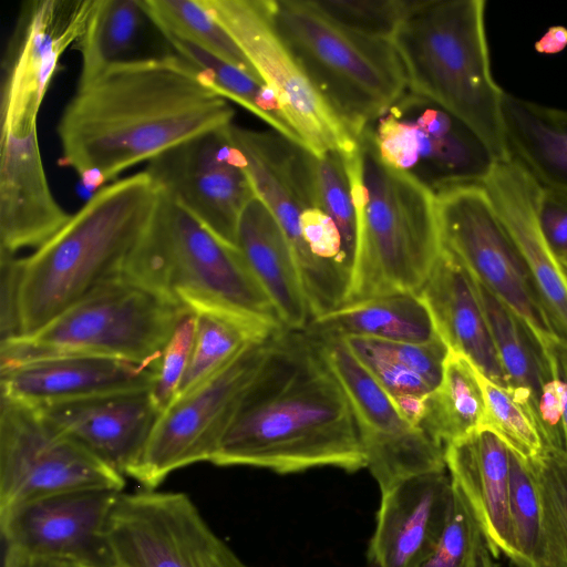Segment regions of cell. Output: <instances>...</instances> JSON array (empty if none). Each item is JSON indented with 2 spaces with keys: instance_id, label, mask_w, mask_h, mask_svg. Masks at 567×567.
Here are the masks:
<instances>
[{
  "instance_id": "cell-1",
  "label": "cell",
  "mask_w": 567,
  "mask_h": 567,
  "mask_svg": "<svg viewBox=\"0 0 567 567\" xmlns=\"http://www.w3.org/2000/svg\"><path fill=\"white\" fill-rule=\"evenodd\" d=\"M234 115L177 54L132 58L78 85L58 123V163L96 192L132 166L230 125Z\"/></svg>"
},
{
  "instance_id": "cell-2",
  "label": "cell",
  "mask_w": 567,
  "mask_h": 567,
  "mask_svg": "<svg viewBox=\"0 0 567 567\" xmlns=\"http://www.w3.org/2000/svg\"><path fill=\"white\" fill-rule=\"evenodd\" d=\"M209 462L279 474L365 468L347 394L305 331L275 334Z\"/></svg>"
},
{
  "instance_id": "cell-3",
  "label": "cell",
  "mask_w": 567,
  "mask_h": 567,
  "mask_svg": "<svg viewBox=\"0 0 567 567\" xmlns=\"http://www.w3.org/2000/svg\"><path fill=\"white\" fill-rule=\"evenodd\" d=\"M158 194L145 169L117 178L94 192L52 238L21 258L20 337L122 277Z\"/></svg>"
},
{
  "instance_id": "cell-4",
  "label": "cell",
  "mask_w": 567,
  "mask_h": 567,
  "mask_svg": "<svg viewBox=\"0 0 567 567\" xmlns=\"http://www.w3.org/2000/svg\"><path fill=\"white\" fill-rule=\"evenodd\" d=\"M344 157L357 213L344 305L395 292L419 293L443 249L435 194L384 163L367 134Z\"/></svg>"
},
{
  "instance_id": "cell-5",
  "label": "cell",
  "mask_w": 567,
  "mask_h": 567,
  "mask_svg": "<svg viewBox=\"0 0 567 567\" xmlns=\"http://www.w3.org/2000/svg\"><path fill=\"white\" fill-rule=\"evenodd\" d=\"M484 0H419L391 41L408 89L473 128L497 161L511 158L504 133L505 91L493 78Z\"/></svg>"
},
{
  "instance_id": "cell-6",
  "label": "cell",
  "mask_w": 567,
  "mask_h": 567,
  "mask_svg": "<svg viewBox=\"0 0 567 567\" xmlns=\"http://www.w3.org/2000/svg\"><path fill=\"white\" fill-rule=\"evenodd\" d=\"M122 276L186 309L215 303L286 329L238 248L218 239L161 188Z\"/></svg>"
},
{
  "instance_id": "cell-7",
  "label": "cell",
  "mask_w": 567,
  "mask_h": 567,
  "mask_svg": "<svg viewBox=\"0 0 567 567\" xmlns=\"http://www.w3.org/2000/svg\"><path fill=\"white\" fill-rule=\"evenodd\" d=\"M275 29L327 105L360 137L406 91L391 40L336 22L312 0H270Z\"/></svg>"
},
{
  "instance_id": "cell-8",
  "label": "cell",
  "mask_w": 567,
  "mask_h": 567,
  "mask_svg": "<svg viewBox=\"0 0 567 567\" xmlns=\"http://www.w3.org/2000/svg\"><path fill=\"white\" fill-rule=\"evenodd\" d=\"M186 310L122 276L33 333L0 342V367L48 354L85 353L156 368Z\"/></svg>"
},
{
  "instance_id": "cell-9",
  "label": "cell",
  "mask_w": 567,
  "mask_h": 567,
  "mask_svg": "<svg viewBox=\"0 0 567 567\" xmlns=\"http://www.w3.org/2000/svg\"><path fill=\"white\" fill-rule=\"evenodd\" d=\"M229 135L246 159L256 196L282 228L299 272L315 279L343 266L348 250L340 229L319 198L315 154L275 131L230 124Z\"/></svg>"
},
{
  "instance_id": "cell-10",
  "label": "cell",
  "mask_w": 567,
  "mask_h": 567,
  "mask_svg": "<svg viewBox=\"0 0 567 567\" xmlns=\"http://www.w3.org/2000/svg\"><path fill=\"white\" fill-rule=\"evenodd\" d=\"M364 134L384 163L434 194L482 185L498 162L465 122L409 89Z\"/></svg>"
},
{
  "instance_id": "cell-11",
  "label": "cell",
  "mask_w": 567,
  "mask_h": 567,
  "mask_svg": "<svg viewBox=\"0 0 567 567\" xmlns=\"http://www.w3.org/2000/svg\"><path fill=\"white\" fill-rule=\"evenodd\" d=\"M124 486V475L58 431L38 408L1 395L0 513L55 494Z\"/></svg>"
},
{
  "instance_id": "cell-12",
  "label": "cell",
  "mask_w": 567,
  "mask_h": 567,
  "mask_svg": "<svg viewBox=\"0 0 567 567\" xmlns=\"http://www.w3.org/2000/svg\"><path fill=\"white\" fill-rule=\"evenodd\" d=\"M435 196L443 248L512 308L548 349L560 338L485 188L461 185Z\"/></svg>"
},
{
  "instance_id": "cell-13",
  "label": "cell",
  "mask_w": 567,
  "mask_h": 567,
  "mask_svg": "<svg viewBox=\"0 0 567 567\" xmlns=\"http://www.w3.org/2000/svg\"><path fill=\"white\" fill-rule=\"evenodd\" d=\"M275 334L250 344L199 385L175 398L161 413L142 456L127 476L145 489H156L174 471L209 462L244 393L264 364Z\"/></svg>"
},
{
  "instance_id": "cell-14",
  "label": "cell",
  "mask_w": 567,
  "mask_h": 567,
  "mask_svg": "<svg viewBox=\"0 0 567 567\" xmlns=\"http://www.w3.org/2000/svg\"><path fill=\"white\" fill-rule=\"evenodd\" d=\"M276 94L303 146L320 156L354 153L359 140L315 90L277 33L270 0H202Z\"/></svg>"
},
{
  "instance_id": "cell-15",
  "label": "cell",
  "mask_w": 567,
  "mask_h": 567,
  "mask_svg": "<svg viewBox=\"0 0 567 567\" xmlns=\"http://www.w3.org/2000/svg\"><path fill=\"white\" fill-rule=\"evenodd\" d=\"M107 536L116 567H250L182 492H122Z\"/></svg>"
},
{
  "instance_id": "cell-16",
  "label": "cell",
  "mask_w": 567,
  "mask_h": 567,
  "mask_svg": "<svg viewBox=\"0 0 567 567\" xmlns=\"http://www.w3.org/2000/svg\"><path fill=\"white\" fill-rule=\"evenodd\" d=\"M309 338L347 394L363 445L365 468L381 493L409 477L446 471L445 446L400 413L341 339Z\"/></svg>"
},
{
  "instance_id": "cell-17",
  "label": "cell",
  "mask_w": 567,
  "mask_h": 567,
  "mask_svg": "<svg viewBox=\"0 0 567 567\" xmlns=\"http://www.w3.org/2000/svg\"><path fill=\"white\" fill-rule=\"evenodd\" d=\"M229 126L166 150L145 171L218 239L236 247L239 217L256 194Z\"/></svg>"
},
{
  "instance_id": "cell-18",
  "label": "cell",
  "mask_w": 567,
  "mask_h": 567,
  "mask_svg": "<svg viewBox=\"0 0 567 567\" xmlns=\"http://www.w3.org/2000/svg\"><path fill=\"white\" fill-rule=\"evenodd\" d=\"M94 0L24 2L1 64V127L37 125L60 58L83 34Z\"/></svg>"
},
{
  "instance_id": "cell-19",
  "label": "cell",
  "mask_w": 567,
  "mask_h": 567,
  "mask_svg": "<svg viewBox=\"0 0 567 567\" xmlns=\"http://www.w3.org/2000/svg\"><path fill=\"white\" fill-rule=\"evenodd\" d=\"M122 492L85 489L38 498L0 513L7 547L83 567H116L107 536Z\"/></svg>"
},
{
  "instance_id": "cell-20",
  "label": "cell",
  "mask_w": 567,
  "mask_h": 567,
  "mask_svg": "<svg viewBox=\"0 0 567 567\" xmlns=\"http://www.w3.org/2000/svg\"><path fill=\"white\" fill-rule=\"evenodd\" d=\"M35 408L58 431L124 476L138 462L161 415L151 388Z\"/></svg>"
},
{
  "instance_id": "cell-21",
  "label": "cell",
  "mask_w": 567,
  "mask_h": 567,
  "mask_svg": "<svg viewBox=\"0 0 567 567\" xmlns=\"http://www.w3.org/2000/svg\"><path fill=\"white\" fill-rule=\"evenodd\" d=\"M453 493L447 470L409 477L381 493L370 561L375 567H420L441 538Z\"/></svg>"
},
{
  "instance_id": "cell-22",
  "label": "cell",
  "mask_w": 567,
  "mask_h": 567,
  "mask_svg": "<svg viewBox=\"0 0 567 567\" xmlns=\"http://www.w3.org/2000/svg\"><path fill=\"white\" fill-rule=\"evenodd\" d=\"M482 186L515 244L553 327L567 340V272L539 224L542 186L513 158L497 162Z\"/></svg>"
},
{
  "instance_id": "cell-23",
  "label": "cell",
  "mask_w": 567,
  "mask_h": 567,
  "mask_svg": "<svg viewBox=\"0 0 567 567\" xmlns=\"http://www.w3.org/2000/svg\"><path fill=\"white\" fill-rule=\"evenodd\" d=\"M0 377L2 396L43 406L151 388L155 368L110 357L55 353L2 365Z\"/></svg>"
},
{
  "instance_id": "cell-24",
  "label": "cell",
  "mask_w": 567,
  "mask_h": 567,
  "mask_svg": "<svg viewBox=\"0 0 567 567\" xmlns=\"http://www.w3.org/2000/svg\"><path fill=\"white\" fill-rule=\"evenodd\" d=\"M70 217L50 188L39 138L0 141V252L39 248Z\"/></svg>"
},
{
  "instance_id": "cell-25",
  "label": "cell",
  "mask_w": 567,
  "mask_h": 567,
  "mask_svg": "<svg viewBox=\"0 0 567 567\" xmlns=\"http://www.w3.org/2000/svg\"><path fill=\"white\" fill-rule=\"evenodd\" d=\"M419 295L449 350L465 357L485 378L507 389L474 279L445 248Z\"/></svg>"
},
{
  "instance_id": "cell-26",
  "label": "cell",
  "mask_w": 567,
  "mask_h": 567,
  "mask_svg": "<svg viewBox=\"0 0 567 567\" xmlns=\"http://www.w3.org/2000/svg\"><path fill=\"white\" fill-rule=\"evenodd\" d=\"M445 464L497 557L503 553L516 565L508 511V447L491 431L478 429L445 445Z\"/></svg>"
},
{
  "instance_id": "cell-27",
  "label": "cell",
  "mask_w": 567,
  "mask_h": 567,
  "mask_svg": "<svg viewBox=\"0 0 567 567\" xmlns=\"http://www.w3.org/2000/svg\"><path fill=\"white\" fill-rule=\"evenodd\" d=\"M236 247L270 298L285 328L306 330L312 315L293 252L278 220L257 196L241 212Z\"/></svg>"
},
{
  "instance_id": "cell-28",
  "label": "cell",
  "mask_w": 567,
  "mask_h": 567,
  "mask_svg": "<svg viewBox=\"0 0 567 567\" xmlns=\"http://www.w3.org/2000/svg\"><path fill=\"white\" fill-rule=\"evenodd\" d=\"M502 114L511 158L543 188L567 195V110L505 92Z\"/></svg>"
},
{
  "instance_id": "cell-29",
  "label": "cell",
  "mask_w": 567,
  "mask_h": 567,
  "mask_svg": "<svg viewBox=\"0 0 567 567\" xmlns=\"http://www.w3.org/2000/svg\"><path fill=\"white\" fill-rule=\"evenodd\" d=\"M303 331L316 339L363 337L393 342H427L439 337L425 302L415 292L343 305L313 319Z\"/></svg>"
},
{
  "instance_id": "cell-30",
  "label": "cell",
  "mask_w": 567,
  "mask_h": 567,
  "mask_svg": "<svg viewBox=\"0 0 567 567\" xmlns=\"http://www.w3.org/2000/svg\"><path fill=\"white\" fill-rule=\"evenodd\" d=\"M474 282L506 375L507 389L536 423L542 389L556 378L549 350L512 308L483 285Z\"/></svg>"
},
{
  "instance_id": "cell-31",
  "label": "cell",
  "mask_w": 567,
  "mask_h": 567,
  "mask_svg": "<svg viewBox=\"0 0 567 567\" xmlns=\"http://www.w3.org/2000/svg\"><path fill=\"white\" fill-rule=\"evenodd\" d=\"M195 339L189 364L175 398L193 390L252 343L284 330L264 320L215 303H195Z\"/></svg>"
},
{
  "instance_id": "cell-32",
  "label": "cell",
  "mask_w": 567,
  "mask_h": 567,
  "mask_svg": "<svg viewBox=\"0 0 567 567\" xmlns=\"http://www.w3.org/2000/svg\"><path fill=\"white\" fill-rule=\"evenodd\" d=\"M484 393L477 369L449 351L440 385L426 398L421 429L444 446L481 429Z\"/></svg>"
},
{
  "instance_id": "cell-33",
  "label": "cell",
  "mask_w": 567,
  "mask_h": 567,
  "mask_svg": "<svg viewBox=\"0 0 567 567\" xmlns=\"http://www.w3.org/2000/svg\"><path fill=\"white\" fill-rule=\"evenodd\" d=\"M175 54L192 64L227 101L246 109L272 131L303 146L275 92L255 75L182 39L164 35Z\"/></svg>"
},
{
  "instance_id": "cell-34",
  "label": "cell",
  "mask_w": 567,
  "mask_h": 567,
  "mask_svg": "<svg viewBox=\"0 0 567 567\" xmlns=\"http://www.w3.org/2000/svg\"><path fill=\"white\" fill-rule=\"evenodd\" d=\"M146 19L143 0H94L83 34L75 44L81 53L79 84L128 60L126 55Z\"/></svg>"
},
{
  "instance_id": "cell-35",
  "label": "cell",
  "mask_w": 567,
  "mask_h": 567,
  "mask_svg": "<svg viewBox=\"0 0 567 567\" xmlns=\"http://www.w3.org/2000/svg\"><path fill=\"white\" fill-rule=\"evenodd\" d=\"M143 3L148 19L163 35L188 41L261 80L202 0H143Z\"/></svg>"
},
{
  "instance_id": "cell-36",
  "label": "cell",
  "mask_w": 567,
  "mask_h": 567,
  "mask_svg": "<svg viewBox=\"0 0 567 567\" xmlns=\"http://www.w3.org/2000/svg\"><path fill=\"white\" fill-rule=\"evenodd\" d=\"M528 464L542 507L536 567H567V455L544 450Z\"/></svg>"
},
{
  "instance_id": "cell-37",
  "label": "cell",
  "mask_w": 567,
  "mask_h": 567,
  "mask_svg": "<svg viewBox=\"0 0 567 567\" xmlns=\"http://www.w3.org/2000/svg\"><path fill=\"white\" fill-rule=\"evenodd\" d=\"M453 503L441 538L420 567H497L483 527L462 493L453 485Z\"/></svg>"
},
{
  "instance_id": "cell-38",
  "label": "cell",
  "mask_w": 567,
  "mask_h": 567,
  "mask_svg": "<svg viewBox=\"0 0 567 567\" xmlns=\"http://www.w3.org/2000/svg\"><path fill=\"white\" fill-rule=\"evenodd\" d=\"M484 393L485 413L481 429L494 433L509 451L525 461L544 452V444L528 411L511 391L489 381L478 372Z\"/></svg>"
},
{
  "instance_id": "cell-39",
  "label": "cell",
  "mask_w": 567,
  "mask_h": 567,
  "mask_svg": "<svg viewBox=\"0 0 567 567\" xmlns=\"http://www.w3.org/2000/svg\"><path fill=\"white\" fill-rule=\"evenodd\" d=\"M508 511L517 567H536L540 542L542 507L527 461L509 451Z\"/></svg>"
},
{
  "instance_id": "cell-40",
  "label": "cell",
  "mask_w": 567,
  "mask_h": 567,
  "mask_svg": "<svg viewBox=\"0 0 567 567\" xmlns=\"http://www.w3.org/2000/svg\"><path fill=\"white\" fill-rule=\"evenodd\" d=\"M326 16L353 31L391 40L419 0H312Z\"/></svg>"
},
{
  "instance_id": "cell-41",
  "label": "cell",
  "mask_w": 567,
  "mask_h": 567,
  "mask_svg": "<svg viewBox=\"0 0 567 567\" xmlns=\"http://www.w3.org/2000/svg\"><path fill=\"white\" fill-rule=\"evenodd\" d=\"M341 340L391 398L433 392L420 375L383 350L377 339L347 337Z\"/></svg>"
},
{
  "instance_id": "cell-42",
  "label": "cell",
  "mask_w": 567,
  "mask_h": 567,
  "mask_svg": "<svg viewBox=\"0 0 567 567\" xmlns=\"http://www.w3.org/2000/svg\"><path fill=\"white\" fill-rule=\"evenodd\" d=\"M195 339V317L186 310L166 342L155 368L152 398L161 413L174 401L189 364Z\"/></svg>"
},
{
  "instance_id": "cell-43",
  "label": "cell",
  "mask_w": 567,
  "mask_h": 567,
  "mask_svg": "<svg viewBox=\"0 0 567 567\" xmlns=\"http://www.w3.org/2000/svg\"><path fill=\"white\" fill-rule=\"evenodd\" d=\"M22 260L0 252V342L20 337V284Z\"/></svg>"
},
{
  "instance_id": "cell-44",
  "label": "cell",
  "mask_w": 567,
  "mask_h": 567,
  "mask_svg": "<svg viewBox=\"0 0 567 567\" xmlns=\"http://www.w3.org/2000/svg\"><path fill=\"white\" fill-rule=\"evenodd\" d=\"M538 219L549 248L567 272V195L543 188Z\"/></svg>"
},
{
  "instance_id": "cell-45",
  "label": "cell",
  "mask_w": 567,
  "mask_h": 567,
  "mask_svg": "<svg viewBox=\"0 0 567 567\" xmlns=\"http://www.w3.org/2000/svg\"><path fill=\"white\" fill-rule=\"evenodd\" d=\"M563 411V384L554 378L542 389L536 414V425L545 450L564 451Z\"/></svg>"
},
{
  "instance_id": "cell-46",
  "label": "cell",
  "mask_w": 567,
  "mask_h": 567,
  "mask_svg": "<svg viewBox=\"0 0 567 567\" xmlns=\"http://www.w3.org/2000/svg\"><path fill=\"white\" fill-rule=\"evenodd\" d=\"M548 350L553 359L555 375L561 382L564 390L563 431L564 451L567 455V340L555 341Z\"/></svg>"
},
{
  "instance_id": "cell-47",
  "label": "cell",
  "mask_w": 567,
  "mask_h": 567,
  "mask_svg": "<svg viewBox=\"0 0 567 567\" xmlns=\"http://www.w3.org/2000/svg\"><path fill=\"white\" fill-rule=\"evenodd\" d=\"M3 567H83L81 565L35 556L18 550L16 548L7 547L3 557Z\"/></svg>"
},
{
  "instance_id": "cell-48",
  "label": "cell",
  "mask_w": 567,
  "mask_h": 567,
  "mask_svg": "<svg viewBox=\"0 0 567 567\" xmlns=\"http://www.w3.org/2000/svg\"><path fill=\"white\" fill-rule=\"evenodd\" d=\"M534 47L538 53L546 55L563 52L567 48V28L564 25L549 27Z\"/></svg>"
}]
</instances>
